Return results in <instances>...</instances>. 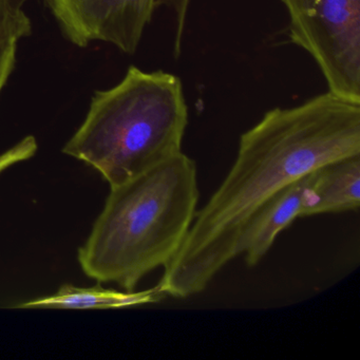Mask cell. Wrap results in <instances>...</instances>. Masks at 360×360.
Returning <instances> with one entry per match:
<instances>
[{
    "label": "cell",
    "instance_id": "obj_1",
    "mask_svg": "<svg viewBox=\"0 0 360 360\" xmlns=\"http://www.w3.org/2000/svg\"><path fill=\"white\" fill-rule=\"evenodd\" d=\"M360 155V104L330 91L267 111L240 138L235 163L193 225L158 284L160 295L203 292L239 256L246 225L273 195L337 160Z\"/></svg>",
    "mask_w": 360,
    "mask_h": 360
},
{
    "label": "cell",
    "instance_id": "obj_2",
    "mask_svg": "<svg viewBox=\"0 0 360 360\" xmlns=\"http://www.w3.org/2000/svg\"><path fill=\"white\" fill-rule=\"evenodd\" d=\"M199 201L197 165L178 153L110 193L79 250L84 273L134 292L158 267H166L193 225Z\"/></svg>",
    "mask_w": 360,
    "mask_h": 360
},
{
    "label": "cell",
    "instance_id": "obj_3",
    "mask_svg": "<svg viewBox=\"0 0 360 360\" xmlns=\"http://www.w3.org/2000/svg\"><path fill=\"white\" fill-rule=\"evenodd\" d=\"M187 124L180 79L130 66L117 86L94 92L63 153L91 166L113 186L182 153Z\"/></svg>",
    "mask_w": 360,
    "mask_h": 360
},
{
    "label": "cell",
    "instance_id": "obj_4",
    "mask_svg": "<svg viewBox=\"0 0 360 360\" xmlns=\"http://www.w3.org/2000/svg\"><path fill=\"white\" fill-rule=\"evenodd\" d=\"M288 37L315 60L328 91L360 104V0H282Z\"/></svg>",
    "mask_w": 360,
    "mask_h": 360
},
{
    "label": "cell",
    "instance_id": "obj_5",
    "mask_svg": "<svg viewBox=\"0 0 360 360\" xmlns=\"http://www.w3.org/2000/svg\"><path fill=\"white\" fill-rule=\"evenodd\" d=\"M158 0H46L64 37L86 48L92 41L111 44L134 54Z\"/></svg>",
    "mask_w": 360,
    "mask_h": 360
},
{
    "label": "cell",
    "instance_id": "obj_6",
    "mask_svg": "<svg viewBox=\"0 0 360 360\" xmlns=\"http://www.w3.org/2000/svg\"><path fill=\"white\" fill-rule=\"evenodd\" d=\"M315 172L278 191L250 219L239 243V256H245L248 266L258 264L271 250L278 235L295 219L303 217Z\"/></svg>",
    "mask_w": 360,
    "mask_h": 360
},
{
    "label": "cell",
    "instance_id": "obj_7",
    "mask_svg": "<svg viewBox=\"0 0 360 360\" xmlns=\"http://www.w3.org/2000/svg\"><path fill=\"white\" fill-rule=\"evenodd\" d=\"M360 205V155L318 168L303 217L357 210Z\"/></svg>",
    "mask_w": 360,
    "mask_h": 360
},
{
    "label": "cell",
    "instance_id": "obj_8",
    "mask_svg": "<svg viewBox=\"0 0 360 360\" xmlns=\"http://www.w3.org/2000/svg\"><path fill=\"white\" fill-rule=\"evenodd\" d=\"M157 290L147 292H117L101 285L79 288L66 284L51 296L33 299L15 307L22 309H123L155 300Z\"/></svg>",
    "mask_w": 360,
    "mask_h": 360
},
{
    "label": "cell",
    "instance_id": "obj_9",
    "mask_svg": "<svg viewBox=\"0 0 360 360\" xmlns=\"http://www.w3.org/2000/svg\"><path fill=\"white\" fill-rule=\"evenodd\" d=\"M32 33L30 18L7 0H0V94L16 63L18 41Z\"/></svg>",
    "mask_w": 360,
    "mask_h": 360
},
{
    "label": "cell",
    "instance_id": "obj_10",
    "mask_svg": "<svg viewBox=\"0 0 360 360\" xmlns=\"http://www.w3.org/2000/svg\"><path fill=\"white\" fill-rule=\"evenodd\" d=\"M37 149H39V145H37V139L34 136H28L16 143L11 148L0 153V176L16 164L22 163L34 157Z\"/></svg>",
    "mask_w": 360,
    "mask_h": 360
},
{
    "label": "cell",
    "instance_id": "obj_11",
    "mask_svg": "<svg viewBox=\"0 0 360 360\" xmlns=\"http://www.w3.org/2000/svg\"><path fill=\"white\" fill-rule=\"evenodd\" d=\"M163 1L178 9H187L189 5V0H163Z\"/></svg>",
    "mask_w": 360,
    "mask_h": 360
},
{
    "label": "cell",
    "instance_id": "obj_12",
    "mask_svg": "<svg viewBox=\"0 0 360 360\" xmlns=\"http://www.w3.org/2000/svg\"><path fill=\"white\" fill-rule=\"evenodd\" d=\"M7 1L12 7L15 8V9H22L25 4H26L28 0H7Z\"/></svg>",
    "mask_w": 360,
    "mask_h": 360
}]
</instances>
